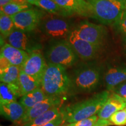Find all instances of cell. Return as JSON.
<instances>
[{"label":"cell","instance_id":"obj_1","mask_svg":"<svg viewBox=\"0 0 126 126\" xmlns=\"http://www.w3.org/2000/svg\"><path fill=\"white\" fill-rule=\"evenodd\" d=\"M108 91H104L90 98L67 107L63 110L65 122L72 123L95 116L103 108L110 96Z\"/></svg>","mask_w":126,"mask_h":126},{"label":"cell","instance_id":"obj_2","mask_svg":"<svg viewBox=\"0 0 126 126\" xmlns=\"http://www.w3.org/2000/svg\"><path fill=\"white\" fill-rule=\"evenodd\" d=\"M40 87L48 96H59L67 93L71 87L65 67L48 63L41 81Z\"/></svg>","mask_w":126,"mask_h":126},{"label":"cell","instance_id":"obj_3","mask_svg":"<svg viewBox=\"0 0 126 126\" xmlns=\"http://www.w3.org/2000/svg\"><path fill=\"white\" fill-rule=\"evenodd\" d=\"M94 10V18L104 25H114L126 7L113 0H91Z\"/></svg>","mask_w":126,"mask_h":126},{"label":"cell","instance_id":"obj_4","mask_svg":"<svg viewBox=\"0 0 126 126\" xmlns=\"http://www.w3.org/2000/svg\"><path fill=\"white\" fill-rule=\"evenodd\" d=\"M47 58L50 64L70 67L78 60L74 50L68 41L63 40L52 45L47 53Z\"/></svg>","mask_w":126,"mask_h":126},{"label":"cell","instance_id":"obj_5","mask_svg":"<svg viewBox=\"0 0 126 126\" xmlns=\"http://www.w3.org/2000/svg\"><path fill=\"white\" fill-rule=\"evenodd\" d=\"M100 79V72L99 69L85 68L78 70L75 74L71 81V87L79 92H90L97 88Z\"/></svg>","mask_w":126,"mask_h":126},{"label":"cell","instance_id":"obj_6","mask_svg":"<svg viewBox=\"0 0 126 126\" xmlns=\"http://www.w3.org/2000/svg\"><path fill=\"white\" fill-rule=\"evenodd\" d=\"M75 31L81 39L99 47L103 45L107 36L105 26L89 22L80 23Z\"/></svg>","mask_w":126,"mask_h":126},{"label":"cell","instance_id":"obj_7","mask_svg":"<svg viewBox=\"0 0 126 126\" xmlns=\"http://www.w3.org/2000/svg\"><path fill=\"white\" fill-rule=\"evenodd\" d=\"M43 14L36 9H29L11 16L15 28L23 32L34 30L40 23Z\"/></svg>","mask_w":126,"mask_h":126},{"label":"cell","instance_id":"obj_8","mask_svg":"<svg viewBox=\"0 0 126 126\" xmlns=\"http://www.w3.org/2000/svg\"><path fill=\"white\" fill-rule=\"evenodd\" d=\"M67 41L77 56L83 60H89L96 57L100 47L80 38L75 30L71 31Z\"/></svg>","mask_w":126,"mask_h":126},{"label":"cell","instance_id":"obj_9","mask_svg":"<svg viewBox=\"0 0 126 126\" xmlns=\"http://www.w3.org/2000/svg\"><path fill=\"white\" fill-rule=\"evenodd\" d=\"M47 66L43 56L39 50H36L30 53L21 70L41 83Z\"/></svg>","mask_w":126,"mask_h":126},{"label":"cell","instance_id":"obj_10","mask_svg":"<svg viewBox=\"0 0 126 126\" xmlns=\"http://www.w3.org/2000/svg\"><path fill=\"white\" fill-rule=\"evenodd\" d=\"M42 26L45 33L52 38L64 39L68 37L71 32L67 21L61 18L47 19L44 21Z\"/></svg>","mask_w":126,"mask_h":126},{"label":"cell","instance_id":"obj_11","mask_svg":"<svg viewBox=\"0 0 126 126\" xmlns=\"http://www.w3.org/2000/svg\"><path fill=\"white\" fill-rule=\"evenodd\" d=\"M61 100L58 96H48L43 101L26 110L25 115L18 124L23 125L28 123L51 108L59 106Z\"/></svg>","mask_w":126,"mask_h":126},{"label":"cell","instance_id":"obj_12","mask_svg":"<svg viewBox=\"0 0 126 126\" xmlns=\"http://www.w3.org/2000/svg\"><path fill=\"white\" fill-rule=\"evenodd\" d=\"M70 15H77L94 18L92 5L85 0H54Z\"/></svg>","mask_w":126,"mask_h":126},{"label":"cell","instance_id":"obj_13","mask_svg":"<svg viewBox=\"0 0 126 126\" xmlns=\"http://www.w3.org/2000/svg\"><path fill=\"white\" fill-rule=\"evenodd\" d=\"M126 108V99L113 93L97 113L99 119L109 120L113 113Z\"/></svg>","mask_w":126,"mask_h":126},{"label":"cell","instance_id":"obj_14","mask_svg":"<svg viewBox=\"0 0 126 126\" xmlns=\"http://www.w3.org/2000/svg\"><path fill=\"white\" fill-rule=\"evenodd\" d=\"M0 56L7 59L12 65L19 67L21 69L29 57V54L28 52L5 43L1 47Z\"/></svg>","mask_w":126,"mask_h":126},{"label":"cell","instance_id":"obj_15","mask_svg":"<svg viewBox=\"0 0 126 126\" xmlns=\"http://www.w3.org/2000/svg\"><path fill=\"white\" fill-rule=\"evenodd\" d=\"M26 110L20 102L17 101L0 104L1 116L12 123H18L26 113Z\"/></svg>","mask_w":126,"mask_h":126},{"label":"cell","instance_id":"obj_16","mask_svg":"<svg viewBox=\"0 0 126 126\" xmlns=\"http://www.w3.org/2000/svg\"><path fill=\"white\" fill-rule=\"evenodd\" d=\"M7 42L10 45L28 52L29 54L36 50L31 45V40L25 32L15 29L8 37L6 38Z\"/></svg>","mask_w":126,"mask_h":126},{"label":"cell","instance_id":"obj_17","mask_svg":"<svg viewBox=\"0 0 126 126\" xmlns=\"http://www.w3.org/2000/svg\"><path fill=\"white\" fill-rule=\"evenodd\" d=\"M105 81L108 91L112 92L116 86L126 82V66L109 69L105 74Z\"/></svg>","mask_w":126,"mask_h":126},{"label":"cell","instance_id":"obj_18","mask_svg":"<svg viewBox=\"0 0 126 126\" xmlns=\"http://www.w3.org/2000/svg\"><path fill=\"white\" fill-rule=\"evenodd\" d=\"M19 97H22L18 84L5 83L0 84V104H5L16 101Z\"/></svg>","mask_w":126,"mask_h":126},{"label":"cell","instance_id":"obj_19","mask_svg":"<svg viewBox=\"0 0 126 126\" xmlns=\"http://www.w3.org/2000/svg\"><path fill=\"white\" fill-rule=\"evenodd\" d=\"M42 88L39 87L34 91L22 96L19 102L26 110L33 107L39 102L43 101L48 97Z\"/></svg>","mask_w":126,"mask_h":126},{"label":"cell","instance_id":"obj_20","mask_svg":"<svg viewBox=\"0 0 126 126\" xmlns=\"http://www.w3.org/2000/svg\"><path fill=\"white\" fill-rule=\"evenodd\" d=\"M22 96L34 89L40 87L41 83L35 79L26 74L22 70H20L18 82Z\"/></svg>","mask_w":126,"mask_h":126},{"label":"cell","instance_id":"obj_21","mask_svg":"<svg viewBox=\"0 0 126 126\" xmlns=\"http://www.w3.org/2000/svg\"><path fill=\"white\" fill-rule=\"evenodd\" d=\"M63 113L59 106L54 107L46 112L36 117L31 122L22 125L23 126H40L53 120Z\"/></svg>","mask_w":126,"mask_h":126},{"label":"cell","instance_id":"obj_22","mask_svg":"<svg viewBox=\"0 0 126 126\" xmlns=\"http://www.w3.org/2000/svg\"><path fill=\"white\" fill-rule=\"evenodd\" d=\"M30 4L37 6L49 13L61 16H68L70 14L59 5L54 0H37L33 1Z\"/></svg>","mask_w":126,"mask_h":126},{"label":"cell","instance_id":"obj_23","mask_svg":"<svg viewBox=\"0 0 126 126\" xmlns=\"http://www.w3.org/2000/svg\"><path fill=\"white\" fill-rule=\"evenodd\" d=\"M21 69L16 66L11 65L3 70L0 71V81L5 83L18 84Z\"/></svg>","mask_w":126,"mask_h":126},{"label":"cell","instance_id":"obj_24","mask_svg":"<svg viewBox=\"0 0 126 126\" xmlns=\"http://www.w3.org/2000/svg\"><path fill=\"white\" fill-rule=\"evenodd\" d=\"M15 26L11 16L0 12V32L5 39L10 35L15 30Z\"/></svg>","mask_w":126,"mask_h":126},{"label":"cell","instance_id":"obj_25","mask_svg":"<svg viewBox=\"0 0 126 126\" xmlns=\"http://www.w3.org/2000/svg\"><path fill=\"white\" fill-rule=\"evenodd\" d=\"M31 4H30L29 3L21 4L15 2H11L1 7V11L3 12L8 15L12 16L20 12L29 9L30 8H31Z\"/></svg>","mask_w":126,"mask_h":126},{"label":"cell","instance_id":"obj_26","mask_svg":"<svg viewBox=\"0 0 126 126\" xmlns=\"http://www.w3.org/2000/svg\"><path fill=\"white\" fill-rule=\"evenodd\" d=\"M111 124L117 126L126 125V108L119 110L110 116L109 119Z\"/></svg>","mask_w":126,"mask_h":126},{"label":"cell","instance_id":"obj_27","mask_svg":"<svg viewBox=\"0 0 126 126\" xmlns=\"http://www.w3.org/2000/svg\"><path fill=\"white\" fill-rule=\"evenodd\" d=\"M114 26L120 33L124 36L126 35V10L123 12L121 16Z\"/></svg>","mask_w":126,"mask_h":126},{"label":"cell","instance_id":"obj_28","mask_svg":"<svg viewBox=\"0 0 126 126\" xmlns=\"http://www.w3.org/2000/svg\"><path fill=\"white\" fill-rule=\"evenodd\" d=\"M98 119V116L95 115V116L84 119L83 120L68 124L67 125L65 126H93L95 124V123L97 122Z\"/></svg>","mask_w":126,"mask_h":126},{"label":"cell","instance_id":"obj_29","mask_svg":"<svg viewBox=\"0 0 126 126\" xmlns=\"http://www.w3.org/2000/svg\"><path fill=\"white\" fill-rule=\"evenodd\" d=\"M64 122H65V119L63 110V113L56 119L40 126H61Z\"/></svg>","mask_w":126,"mask_h":126},{"label":"cell","instance_id":"obj_30","mask_svg":"<svg viewBox=\"0 0 126 126\" xmlns=\"http://www.w3.org/2000/svg\"><path fill=\"white\" fill-rule=\"evenodd\" d=\"M112 92L117 94L120 96L126 99V82H123L116 86Z\"/></svg>","mask_w":126,"mask_h":126},{"label":"cell","instance_id":"obj_31","mask_svg":"<svg viewBox=\"0 0 126 126\" xmlns=\"http://www.w3.org/2000/svg\"><path fill=\"white\" fill-rule=\"evenodd\" d=\"M11 65L12 64L7 59L2 56H0V71L4 70Z\"/></svg>","mask_w":126,"mask_h":126},{"label":"cell","instance_id":"obj_32","mask_svg":"<svg viewBox=\"0 0 126 126\" xmlns=\"http://www.w3.org/2000/svg\"><path fill=\"white\" fill-rule=\"evenodd\" d=\"M110 125H112V124L109 120L99 119L93 126H109Z\"/></svg>","mask_w":126,"mask_h":126},{"label":"cell","instance_id":"obj_33","mask_svg":"<svg viewBox=\"0 0 126 126\" xmlns=\"http://www.w3.org/2000/svg\"><path fill=\"white\" fill-rule=\"evenodd\" d=\"M11 2H12V0H0V7H2Z\"/></svg>","mask_w":126,"mask_h":126},{"label":"cell","instance_id":"obj_34","mask_svg":"<svg viewBox=\"0 0 126 126\" xmlns=\"http://www.w3.org/2000/svg\"><path fill=\"white\" fill-rule=\"evenodd\" d=\"M12 2L18 3V4H28V0H12Z\"/></svg>","mask_w":126,"mask_h":126},{"label":"cell","instance_id":"obj_35","mask_svg":"<svg viewBox=\"0 0 126 126\" xmlns=\"http://www.w3.org/2000/svg\"><path fill=\"white\" fill-rule=\"evenodd\" d=\"M113 1H117L118 2L121 3L123 5H124L125 7H126V0H113Z\"/></svg>","mask_w":126,"mask_h":126},{"label":"cell","instance_id":"obj_36","mask_svg":"<svg viewBox=\"0 0 126 126\" xmlns=\"http://www.w3.org/2000/svg\"><path fill=\"white\" fill-rule=\"evenodd\" d=\"M124 50H125V52L126 53V35L124 36Z\"/></svg>","mask_w":126,"mask_h":126},{"label":"cell","instance_id":"obj_37","mask_svg":"<svg viewBox=\"0 0 126 126\" xmlns=\"http://www.w3.org/2000/svg\"><path fill=\"white\" fill-rule=\"evenodd\" d=\"M37 1V0H28V3H31L32 2H33V1Z\"/></svg>","mask_w":126,"mask_h":126},{"label":"cell","instance_id":"obj_38","mask_svg":"<svg viewBox=\"0 0 126 126\" xmlns=\"http://www.w3.org/2000/svg\"><path fill=\"white\" fill-rule=\"evenodd\" d=\"M85 1H87L88 2H90V1H91V0H85Z\"/></svg>","mask_w":126,"mask_h":126},{"label":"cell","instance_id":"obj_39","mask_svg":"<svg viewBox=\"0 0 126 126\" xmlns=\"http://www.w3.org/2000/svg\"><path fill=\"white\" fill-rule=\"evenodd\" d=\"M64 126V125H63V126Z\"/></svg>","mask_w":126,"mask_h":126},{"label":"cell","instance_id":"obj_40","mask_svg":"<svg viewBox=\"0 0 126 126\" xmlns=\"http://www.w3.org/2000/svg\"></svg>","mask_w":126,"mask_h":126}]
</instances>
